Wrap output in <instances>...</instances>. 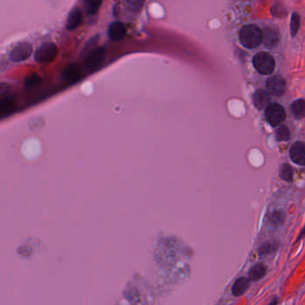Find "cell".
<instances>
[{
    "label": "cell",
    "mask_w": 305,
    "mask_h": 305,
    "mask_svg": "<svg viewBox=\"0 0 305 305\" xmlns=\"http://www.w3.org/2000/svg\"><path fill=\"white\" fill-rule=\"evenodd\" d=\"M276 138L279 142H285L290 138L289 129L285 125L279 126L276 132Z\"/></svg>",
    "instance_id": "obj_23"
},
{
    "label": "cell",
    "mask_w": 305,
    "mask_h": 305,
    "mask_svg": "<svg viewBox=\"0 0 305 305\" xmlns=\"http://www.w3.org/2000/svg\"><path fill=\"white\" fill-rule=\"evenodd\" d=\"M290 158L296 165H305V145L303 142H297L290 149Z\"/></svg>",
    "instance_id": "obj_8"
},
{
    "label": "cell",
    "mask_w": 305,
    "mask_h": 305,
    "mask_svg": "<svg viewBox=\"0 0 305 305\" xmlns=\"http://www.w3.org/2000/svg\"><path fill=\"white\" fill-rule=\"evenodd\" d=\"M41 82V79L40 77V75L36 73H32L29 75H27L23 81L24 87L26 89H32L34 87L39 85Z\"/></svg>",
    "instance_id": "obj_18"
},
{
    "label": "cell",
    "mask_w": 305,
    "mask_h": 305,
    "mask_svg": "<svg viewBox=\"0 0 305 305\" xmlns=\"http://www.w3.org/2000/svg\"><path fill=\"white\" fill-rule=\"evenodd\" d=\"M252 101L254 106L257 107L259 110H263V108L267 107L270 102V97L268 92L263 90H258L252 97Z\"/></svg>",
    "instance_id": "obj_13"
},
{
    "label": "cell",
    "mask_w": 305,
    "mask_h": 305,
    "mask_svg": "<svg viewBox=\"0 0 305 305\" xmlns=\"http://www.w3.org/2000/svg\"><path fill=\"white\" fill-rule=\"evenodd\" d=\"M81 73L79 66L75 64H69L68 66H66L62 73L63 80L68 83H75L76 81H78L81 78Z\"/></svg>",
    "instance_id": "obj_10"
},
{
    "label": "cell",
    "mask_w": 305,
    "mask_h": 305,
    "mask_svg": "<svg viewBox=\"0 0 305 305\" xmlns=\"http://www.w3.org/2000/svg\"><path fill=\"white\" fill-rule=\"evenodd\" d=\"M32 51H33V48L31 43H19L12 48L9 53V59L12 62L20 63L29 59L32 54Z\"/></svg>",
    "instance_id": "obj_5"
},
{
    "label": "cell",
    "mask_w": 305,
    "mask_h": 305,
    "mask_svg": "<svg viewBox=\"0 0 305 305\" xmlns=\"http://www.w3.org/2000/svg\"><path fill=\"white\" fill-rule=\"evenodd\" d=\"M263 32L262 42L267 47H273L279 41V32L274 28H266Z\"/></svg>",
    "instance_id": "obj_12"
},
{
    "label": "cell",
    "mask_w": 305,
    "mask_h": 305,
    "mask_svg": "<svg viewBox=\"0 0 305 305\" xmlns=\"http://www.w3.org/2000/svg\"><path fill=\"white\" fill-rule=\"evenodd\" d=\"M58 53V47L55 43H44L34 54V59L39 64H48L56 59Z\"/></svg>",
    "instance_id": "obj_3"
},
{
    "label": "cell",
    "mask_w": 305,
    "mask_h": 305,
    "mask_svg": "<svg viewBox=\"0 0 305 305\" xmlns=\"http://www.w3.org/2000/svg\"><path fill=\"white\" fill-rule=\"evenodd\" d=\"M275 249H276V246L274 245L273 244H271V243H265L264 244H263V245L261 246L260 253H261V254H267L268 252H271L272 250H275Z\"/></svg>",
    "instance_id": "obj_26"
},
{
    "label": "cell",
    "mask_w": 305,
    "mask_h": 305,
    "mask_svg": "<svg viewBox=\"0 0 305 305\" xmlns=\"http://www.w3.org/2000/svg\"><path fill=\"white\" fill-rule=\"evenodd\" d=\"M106 50L104 48H99L91 50V52L87 53L85 59V66L87 69L90 71L96 70L102 65L105 59Z\"/></svg>",
    "instance_id": "obj_6"
},
{
    "label": "cell",
    "mask_w": 305,
    "mask_h": 305,
    "mask_svg": "<svg viewBox=\"0 0 305 305\" xmlns=\"http://www.w3.org/2000/svg\"><path fill=\"white\" fill-rule=\"evenodd\" d=\"M98 41H99V37H98V36L91 38V40H90L88 42L86 43L85 47H84L83 50H82L83 53H89V52H91V50H93Z\"/></svg>",
    "instance_id": "obj_25"
},
{
    "label": "cell",
    "mask_w": 305,
    "mask_h": 305,
    "mask_svg": "<svg viewBox=\"0 0 305 305\" xmlns=\"http://www.w3.org/2000/svg\"><path fill=\"white\" fill-rule=\"evenodd\" d=\"M15 103L13 97H5L0 99V113L6 112L11 109Z\"/></svg>",
    "instance_id": "obj_22"
},
{
    "label": "cell",
    "mask_w": 305,
    "mask_h": 305,
    "mask_svg": "<svg viewBox=\"0 0 305 305\" xmlns=\"http://www.w3.org/2000/svg\"><path fill=\"white\" fill-rule=\"evenodd\" d=\"M145 0H125L126 8L134 14H138L144 5Z\"/></svg>",
    "instance_id": "obj_19"
},
{
    "label": "cell",
    "mask_w": 305,
    "mask_h": 305,
    "mask_svg": "<svg viewBox=\"0 0 305 305\" xmlns=\"http://www.w3.org/2000/svg\"><path fill=\"white\" fill-rule=\"evenodd\" d=\"M293 168L288 164H283L280 166L279 170V176L281 179H283L286 182H291L293 180Z\"/></svg>",
    "instance_id": "obj_20"
},
{
    "label": "cell",
    "mask_w": 305,
    "mask_h": 305,
    "mask_svg": "<svg viewBox=\"0 0 305 305\" xmlns=\"http://www.w3.org/2000/svg\"><path fill=\"white\" fill-rule=\"evenodd\" d=\"M10 88L9 84L5 83V82H0V96L5 95V93L8 91Z\"/></svg>",
    "instance_id": "obj_27"
},
{
    "label": "cell",
    "mask_w": 305,
    "mask_h": 305,
    "mask_svg": "<svg viewBox=\"0 0 305 305\" xmlns=\"http://www.w3.org/2000/svg\"><path fill=\"white\" fill-rule=\"evenodd\" d=\"M301 17L299 14L294 13L292 15L291 22H290V33L292 37H295L300 28Z\"/></svg>",
    "instance_id": "obj_21"
},
{
    "label": "cell",
    "mask_w": 305,
    "mask_h": 305,
    "mask_svg": "<svg viewBox=\"0 0 305 305\" xmlns=\"http://www.w3.org/2000/svg\"><path fill=\"white\" fill-rule=\"evenodd\" d=\"M82 21V15L81 11L79 8H75L71 11L67 17L65 28L68 31H74L76 28H78Z\"/></svg>",
    "instance_id": "obj_11"
},
{
    "label": "cell",
    "mask_w": 305,
    "mask_h": 305,
    "mask_svg": "<svg viewBox=\"0 0 305 305\" xmlns=\"http://www.w3.org/2000/svg\"><path fill=\"white\" fill-rule=\"evenodd\" d=\"M263 39L262 30L254 24L243 27L239 32L242 45L247 48H255L260 46Z\"/></svg>",
    "instance_id": "obj_1"
},
{
    "label": "cell",
    "mask_w": 305,
    "mask_h": 305,
    "mask_svg": "<svg viewBox=\"0 0 305 305\" xmlns=\"http://www.w3.org/2000/svg\"><path fill=\"white\" fill-rule=\"evenodd\" d=\"M266 272H267V268L265 267V265H263L262 263H258L251 268L250 273H249V278L252 281H257L263 279V277L266 275Z\"/></svg>",
    "instance_id": "obj_15"
},
{
    "label": "cell",
    "mask_w": 305,
    "mask_h": 305,
    "mask_svg": "<svg viewBox=\"0 0 305 305\" xmlns=\"http://www.w3.org/2000/svg\"><path fill=\"white\" fill-rule=\"evenodd\" d=\"M107 34L113 41H119L125 36L126 27L121 21H114L108 27Z\"/></svg>",
    "instance_id": "obj_9"
},
{
    "label": "cell",
    "mask_w": 305,
    "mask_h": 305,
    "mask_svg": "<svg viewBox=\"0 0 305 305\" xmlns=\"http://www.w3.org/2000/svg\"><path fill=\"white\" fill-rule=\"evenodd\" d=\"M291 110L296 119H302L305 117V103L303 99L295 101L291 105Z\"/></svg>",
    "instance_id": "obj_16"
},
{
    "label": "cell",
    "mask_w": 305,
    "mask_h": 305,
    "mask_svg": "<svg viewBox=\"0 0 305 305\" xmlns=\"http://www.w3.org/2000/svg\"><path fill=\"white\" fill-rule=\"evenodd\" d=\"M267 88L274 96H282L285 92L286 83L281 75H274L267 81Z\"/></svg>",
    "instance_id": "obj_7"
},
{
    "label": "cell",
    "mask_w": 305,
    "mask_h": 305,
    "mask_svg": "<svg viewBox=\"0 0 305 305\" xmlns=\"http://www.w3.org/2000/svg\"><path fill=\"white\" fill-rule=\"evenodd\" d=\"M252 62L255 69L262 75H268L272 74L276 66V62L273 57L267 52L256 54Z\"/></svg>",
    "instance_id": "obj_2"
},
{
    "label": "cell",
    "mask_w": 305,
    "mask_h": 305,
    "mask_svg": "<svg viewBox=\"0 0 305 305\" xmlns=\"http://www.w3.org/2000/svg\"><path fill=\"white\" fill-rule=\"evenodd\" d=\"M285 220V214L283 211L276 210L274 211L273 214L271 216V221L275 225H280L283 223Z\"/></svg>",
    "instance_id": "obj_24"
},
{
    "label": "cell",
    "mask_w": 305,
    "mask_h": 305,
    "mask_svg": "<svg viewBox=\"0 0 305 305\" xmlns=\"http://www.w3.org/2000/svg\"><path fill=\"white\" fill-rule=\"evenodd\" d=\"M103 0H84V9L89 16H94L101 8Z\"/></svg>",
    "instance_id": "obj_17"
},
{
    "label": "cell",
    "mask_w": 305,
    "mask_h": 305,
    "mask_svg": "<svg viewBox=\"0 0 305 305\" xmlns=\"http://www.w3.org/2000/svg\"><path fill=\"white\" fill-rule=\"evenodd\" d=\"M249 280L246 278H241V279H238L235 282V284L233 285V288H232V292H233V295L235 296H240V295H244L247 289L249 288Z\"/></svg>",
    "instance_id": "obj_14"
},
{
    "label": "cell",
    "mask_w": 305,
    "mask_h": 305,
    "mask_svg": "<svg viewBox=\"0 0 305 305\" xmlns=\"http://www.w3.org/2000/svg\"><path fill=\"white\" fill-rule=\"evenodd\" d=\"M265 116H266L268 123H270L274 127H276L280 123H283L285 119V112L284 107L279 104H277V103L268 104V106L266 107Z\"/></svg>",
    "instance_id": "obj_4"
}]
</instances>
